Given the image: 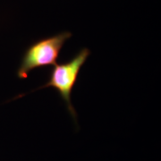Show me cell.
I'll use <instances>...</instances> for the list:
<instances>
[{
  "instance_id": "6da1fadb",
  "label": "cell",
  "mask_w": 161,
  "mask_h": 161,
  "mask_svg": "<svg viewBox=\"0 0 161 161\" xmlns=\"http://www.w3.org/2000/svg\"><path fill=\"white\" fill-rule=\"evenodd\" d=\"M72 37L69 31L40 39L26 49L17 71L20 79H26L30 72L34 69L55 65L64 43Z\"/></svg>"
},
{
  "instance_id": "7a4b0ae2",
  "label": "cell",
  "mask_w": 161,
  "mask_h": 161,
  "mask_svg": "<svg viewBox=\"0 0 161 161\" xmlns=\"http://www.w3.org/2000/svg\"><path fill=\"white\" fill-rule=\"evenodd\" d=\"M90 54V49L84 47L80 49L68 62L60 64H56L50 73L48 80L44 85L37 89V91L47 87L56 89V91L59 93L60 97L66 105L70 114L74 116L75 119H76V112L72 104L71 95L77 81L80 69L86 62Z\"/></svg>"
}]
</instances>
